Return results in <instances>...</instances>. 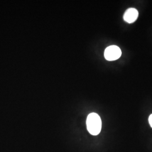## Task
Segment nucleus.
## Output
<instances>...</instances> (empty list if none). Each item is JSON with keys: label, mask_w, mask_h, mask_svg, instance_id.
<instances>
[{"label": "nucleus", "mask_w": 152, "mask_h": 152, "mask_svg": "<svg viewBox=\"0 0 152 152\" xmlns=\"http://www.w3.org/2000/svg\"><path fill=\"white\" fill-rule=\"evenodd\" d=\"M87 130L92 135H97L102 129V120L100 116L95 113H90L86 121Z\"/></svg>", "instance_id": "nucleus-1"}, {"label": "nucleus", "mask_w": 152, "mask_h": 152, "mask_svg": "<svg viewBox=\"0 0 152 152\" xmlns=\"http://www.w3.org/2000/svg\"><path fill=\"white\" fill-rule=\"evenodd\" d=\"M149 123L150 124V126H151L152 128V114L150 115L149 117Z\"/></svg>", "instance_id": "nucleus-4"}, {"label": "nucleus", "mask_w": 152, "mask_h": 152, "mask_svg": "<svg viewBox=\"0 0 152 152\" xmlns=\"http://www.w3.org/2000/svg\"><path fill=\"white\" fill-rule=\"evenodd\" d=\"M139 16L138 11L135 8H130L125 11L124 19L128 23H132L135 22Z\"/></svg>", "instance_id": "nucleus-3"}, {"label": "nucleus", "mask_w": 152, "mask_h": 152, "mask_svg": "<svg viewBox=\"0 0 152 152\" xmlns=\"http://www.w3.org/2000/svg\"><path fill=\"white\" fill-rule=\"evenodd\" d=\"M122 55L121 50L117 46L112 45L107 48L104 51V57L106 60L114 61L120 58Z\"/></svg>", "instance_id": "nucleus-2"}]
</instances>
